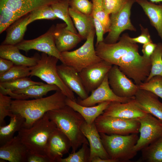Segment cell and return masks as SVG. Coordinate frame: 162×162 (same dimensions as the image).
<instances>
[{
    "label": "cell",
    "instance_id": "6da1fadb",
    "mask_svg": "<svg viewBox=\"0 0 162 162\" xmlns=\"http://www.w3.org/2000/svg\"><path fill=\"white\" fill-rule=\"evenodd\" d=\"M124 34L118 42L108 44L103 41L95 45L97 55L102 60L118 66L120 70L139 85L144 82L151 68L150 58H144L139 52V46L129 40Z\"/></svg>",
    "mask_w": 162,
    "mask_h": 162
},
{
    "label": "cell",
    "instance_id": "7a4b0ae2",
    "mask_svg": "<svg viewBox=\"0 0 162 162\" xmlns=\"http://www.w3.org/2000/svg\"><path fill=\"white\" fill-rule=\"evenodd\" d=\"M67 97L60 90L53 94L32 100H12L11 110L18 113L25 119L24 126L29 128L48 111L62 108L66 105Z\"/></svg>",
    "mask_w": 162,
    "mask_h": 162
},
{
    "label": "cell",
    "instance_id": "3957f363",
    "mask_svg": "<svg viewBox=\"0 0 162 162\" xmlns=\"http://www.w3.org/2000/svg\"><path fill=\"white\" fill-rule=\"evenodd\" d=\"M49 118L70 140L71 153L76 152L84 143L89 144L81 129L85 120L78 112L66 105L47 112Z\"/></svg>",
    "mask_w": 162,
    "mask_h": 162
},
{
    "label": "cell",
    "instance_id": "277c9868",
    "mask_svg": "<svg viewBox=\"0 0 162 162\" xmlns=\"http://www.w3.org/2000/svg\"><path fill=\"white\" fill-rule=\"evenodd\" d=\"M57 128L47 112L29 128H22L17 136L29 153L46 157L50 136Z\"/></svg>",
    "mask_w": 162,
    "mask_h": 162
},
{
    "label": "cell",
    "instance_id": "5b68a950",
    "mask_svg": "<svg viewBox=\"0 0 162 162\" xmlns=\"http://www.w3.org/2000/svg\"><path fill=\"white\" fill-rule=\"evenodd\" d=\"M99 133L104 147L110 159L116 162H127L137 154L135 147L139 138L138 134L122 135Z\"/></svg>",
    "mask_w": 162,
    "mask_h": 162
},
{
    "label": "cell",
    "instance_id": "8992f818",
    "mask_svg": "<svg viewBox=\"0 0 162 162\" xmlns=\"http://www.w3.org/2000/svg\"><path fill=\"white\" fill-rule=\"evenodd\" d=\"M58 60L55 57L42 52L37 64L31 67L29 76L38 77L47 84L57 86L67 98L76 101L74 92L65 85L58 74L57 64Z\"/></svg>",
    "mask_w": 162,
    "mask_h": 162
},
{
    "label": "cell",
    "instance_id": "52a82bcc",
    "mask_svg": "<svg viewBox=\"0 0 162 162\" xmlns=\"http://www.w3.org/2000/svg\"><path fill=\"white\" fill-rule=\"evenodd\" d=\"M95 29L92 30L81 46L71 51L61 53L62 63L72 67L77 72L102 60L97 54L94 46Z\"/></svg>",
    "mask_w": 162,
    "mask_h": 162
},
{
    "label": "cell",
    "instance_id": "ba28073f",
    "mask_svg": "<svg viewBox=\"0 0 162 162\" xmlns=\"http://www.w3.org/2000/svg\"><path fill=\"white\" fill-rule=\"evenodd\" d=\"M99 133L127 135L138 134L140 124L137 119H126L101 114L94 121Z\"/></svg>",
    "mask_w": 162,
    "mask_h": 162
},
{
    "label": "cell",
    "instance_id": "9c48e42d",
    "mask_svg": "<svg viewBox=\"0 0 162 162\" xmlns=\"http://www.w3.org/2000/svg\"><path fill=\"white\" fill-rule=\"evenodd\" d=\"M135 2V0H128L120 11L111 14L109 31L104 42L108 44H114L119 39L120 35L124 31H136L130 19L131 9Z\"/></svg>",
    "mask_w": 162,
    "mask_h": 162
},
{
    "label": "cell",
    "instance_id": "30bf717a",
    "mask_svg": "<svg viewBox=\"0 0 162 162\" xmlns=\"http://www.w3.org/2000/svg\"><path fill=\"white\" fill-rule=\"evenodd\" d=\"M137 119L140 124V136L135 149L138 152L154 142L162 134V122L148 113Z\"/></svg>",
    "mask_w": 162,
    "mask_h": 162
},
{
    "label": "cell",
    "instance_id": "8fae6325",
    "mask_svg": "<svg viewBox=\"0 0 162 162\" xmlns=\"http://www.w3.org/2000/svg\"><path fill=\"white\" fill-rule=\"evenodd\" d=\"M54 25H52L47 32L35 39L23 40L16 45L20 50L27 52L31 50H36L58 58L62 62L61 53L58 50L54 36Z\"/></svg>",
    "mask_w": 162,
    "mask_h": 162
},
{
    "label": "cell",
    "instance_id": "7c38bea8",
    "mask_svg": "<svg viewBox=\"0 0 162 162\" xmlns=\"http://www.w3.org/2000/svg\"><path fill=\"white\" fill-rule=\"evenodd\" d=\"M109 83L114 94L118 97L132 98L139 88L119 69L117 65H113L108 73Z\"/></svg>",
    "mask_w": 162,
    "mask_h": 162
},
{
    "label": "cell",
    "instance_id": "4fadbf2b",
    "mask_svg": "<svg viewBox=\"0 0 162 162\" xmlns=\"http://www.w3.org/2000/svg\"><path fill=\"white\" fill-rule=\"evenodd\" d=\"M112 65L103 60L83 69L79 74L88 94L102 82Z\"/></svg>",
    "mask_w": 162,
    "mask_h": 162
},
{
    "label": "cell",
    "instance_id": "5bb4252c",
    "mask_svg": "<svg viewBox=\"0 0 162 162\" xmlns=\"http://www.w3.org/2000/svg\"><path fill=\"white\" fill-rule=\"evenodd\" d=\"M91 92V95L86 99L82 100L78 97L76 102L82 106H91L97 104L108 101L126 103L135 98H121L116 95L110 87L108 74L101 84Z\"/></svg>",
    "mask_w": 162,
    "mask_h": 162
},
{
    "label": "cell",
    "instance_id": "9a60e30c",
    "mask_svg": "<svg viewBox=\"0 0 162 162\" xmlns=\"http://www.w3.org/2000/svg\"><path fill=\"white\" fill-rule=\"evenodd\" d=\"M148 113L137 105L135 98L126 103L112 101L102 115L126 119H138Z\"/></svg>",
    "mask_w": 162,
    "mask_h": 162
},
{
    "label": "cell",
    "instance_id": "2e32d148",
    "mask_svg": "<svg viewBox=\"0 0 162 162\" xmlns=\"http://www.w3.org/2000/svg\"><path fill=\"white\" fill-rule=\"evenodd\" d=\"M71 148L68 138L57 128L51 134L48 143L47 156L50 162H59L64 155Z\"/></svg>",
    "mask_w": 162,
    "mask_h": 162
},
{
    "label": "cell",
    "instance_id": "e0dca14e",
    "mask_svg": "<svg viewBox=\"0 0 162 162\" xmlns=\"http://www.w3.org/2000/svg\"><path fill=\"white\" fill-rule=\"evenodd\" d=\"M57 68L60 78L71 90L82 100L88 96L79 73L72 67L63 63L57 65Z\"/></svg>",
    "mask_w": 162,
    "mask_h": 162
},
{
    "label": "cell",
    "instance_id": "ac0fdd59",
    "mask_svg": "<svg viewBox=\"0 0 162 162\" xmlns=\"http://www.w3.org/2000/svg\"><path fill=\"white\" fill-rule=\"evenodd\" d=\"M25 146L17 135L0 146V158L10 162H27L28 154Z\"/></svg>",
    "mask_w": 162,
    "mask_h": 162
},
{
    "label": "cell",
    "instance_id": "d6986e66",
    "mask_svg": "<svg viewBox=\"0 0 162 162\" xmlns=\"http://www.w3.org/2000/svg\"><path fill=\"white\" fill-rule=\"evenodd\" d=\"M60 0H0V7H4L21 17L33 10L50 5Z\"/></svg>",
    "mask_w": 162,
    "mask_h": 162
},
{
    "label": "cell",
    "instance_id": "ffe728a7",
    "mask_svg": "<svg viewBox=\"0 0 162 162\" xmlns=\"http://www.w3.org/2000/svg\"><path fill=\"white\" fill-rule=\"evenodd\" d=\"M66 27L65 23H58L54 31L56 45L60 53L73 49L82 40L78 34L73 32Z\"/></svg>",
    "mask_w": 162,
    "mask_h": 162
},
{
    "label": "cell",
    "instance_id": "44dd1931",
    "mask_svg": "<svg viewBox=\"0 0 162 162\" xmlns=\"http://www.w3.org/2000/svg\"><path fill=\"white\" fill-rule=\"evenodd\" d=\"M81 129L88 140L90 146V162L94 157L98 156L104 159H110L102 144L100 133L94 122L90 124L85 121L81 126Z\"/></svg>",
    "mask_w": 162,
    "mask_h": 162
},
{
    "label": "cell",
    "instance_id": "7402d4cb",
    "mask_svg": "<svg viewBox=\"0 0 162 162\" xmlns=\"http://www.w3.org/2000/svg\"><path fill=\"white\" fill-rule=\"evenodd\" d=\"M135 100L140 108L162 122V103L158 96L139 88L135 95Z\"/></svg>",
    "mask_w": 162,
    "mask_h": 162
},
{
    "label": "cell",
    "instance_id": "603a6c76",
    "mask_svg": "<svg viewBox=\"0 0 162 162\" xmlns=\"http://www.w3.org/2000/svg\"><path fill=\"white\" fill-rule=\"evenodd\" d=\"M19 50L16 45L1 44L0 57L11 60L15 65L32 67L37 64L40 57L38 53L28 57L21 53Z\"/></svg>",
    "mask_w": 162,
    "mask_h": 162
},
{
    "label": "cell",
    "instance_id": "cb8c5ba5",
    "mask_svg": "<svg viewBox=\"0 0 162 162\" xmlns=\"http://www.w3.org/2000/svg\"><path fill=\"white\" fill-rule=\"evenodd\" d=\"M111 102L105 101L99 103L97 105L85 106L80 105L76 101L67 98L66 104L80 113L84 118L87 124H91L94 122L95 120L98 117L102 114Z\"/></svg>",
    "mask_w": 162,
    "mask_h": 162
},
{
    "label": "cell",
    "instance_id": "d4e9b609",
    "mask_svg": "<svg viewBox=\"0 0 162 162\" xmlns=\"http://www.w3.org/2000/svg\"><path fill=\"white\" fill-rule=\"evenodd\" d=\"M29 13L19 18L6 29V38L1 44L16 45L23 40L28 25Z\"/></svg>",
    "mask_w": 162,
    "mask_h": 162
},
{
    "label": "cell",
    "instance_id": "484cf974",
    "mask_svg": "<svg viewBox=\"0 0 162 162\" xmlns=\"http://www.w3.org/2000/svg\"><path fill=\"white\" fill-rule=\"evenodd\" d=\"M69 13L74 26L82 40H86L89 33L95 29L93 16L92 14L81 13L70 7Z\"/></svg>",
    "mask_w": 162,
    "mask_h": 162
},
{
    "label": "cell",
    "instance_id": "4316f807",
    "mask_svg": "<svg viewBox=\"0 0 162 162\" xmlns=\"http://www.w3.org/2000/svg\"><path fill=\"white\" fill-rule=\"evenodd\" d=\"M135 1L142 7L162 41V4L157 5L148 0H135Z\"/></svg>",
    "mask_w": 162,
    "mask_h": 162
},
{
    "label": "cell",
    "instance_id": "83f0119b",
    "mask_svg": "<svg viewBox=\"0 0 162 162\" xmlns=\"http://www.w3.org/2000/svg\"><path fill=\"white\" fill-rule=\"evenodd\" d=\"M25 122V118L22 115L15 113L10 117L8 124L0 126V146L13 138L15 133L24 127Z\"/></svg>",
    "mask_w": 162,
    "mask_h": 162
},
{
    "label": "cell",
    "instance_id": "f1b7e54d",
    "mask_svg": "<svg viewBox=\"0 0 162 162\" xmlns=\"http://www.w3.org/2000/svg\"><path fill=\"white\" fill-rule=\"evenodd\" d=\"M141 151L138 162H162V134Z\"/></svg>",
    "mask_w": 162,
    "mask_h": 162
},
{
    "label": "cell",
    "instance_id": "f546056e",
    "mask_svg": "<svg viewBox=\"0 0 162 162\" xmlns=\"http://www.w3.org/2000/svg\"><path fill=\"white\" fill-rule=\"evenodd\" d=\"M70 1V0H60L50 6L58 18L64 21L66 24L67 29L73 33L78 34L69 13Z\"/></svg>",
    "mask_w": 162,
    "mask_h": 162
},
{
    "label": "cell",
    "instance_id": "4dcf8cb0",
    "mask_svg": "<svg viewBox=\"0 0 162 162\" xmlns=\"http://www.w3.org/2000/svg\"><path fill=\"white\" fill-rule=\"evenodd\" d=\"M58 90H60L59 88L56 85L44 84L32 85L23 89L13 92L17 94L26 95L29 98L38 99L43 97L50 92Z\"/></svg>",
    "mask_w": 162,
    "mask_h": 162
},
{
    "label": "cell",
    "instance_id": "1f68e13d",
    "mask_svg": "<svg viewBox=\"0 0 162 162\" xmlns=\"http://www.w3.org/2000/svg\"><path fill=\"white\" fill-rule=\"evenodd\" d=\"M151 68L149 76L144 82H147L156 75L162 76V43L157 44L150 57Z\"/></svg>",
    "mask_w": 162,
    "mask_h": 162
},
{
    "label": "cell",
    "instance_id": "d6a6232c",
    "mask_svg": "<svg viewBox=\"0 0 162 162\" xmlns=\"http://www.w3.org/2000/svg\"><path fill=\"white\" fill-rule=\"evenodd\" d=\"M31 67L14 65L8 71L0 76V82L13 81L29 76Z\"/></svg>",
    "mask_w": 162,
    "mask_h": 162
},
{
    "label": "cell",
    "instance_id": "836d02e7",
    "mask_svg": "<svg viewBox=\"0 0 162 162\" xmlns=\"http://www.w3.org/2000/svg\"><path fill=\"white\" fill-rule=\"evenodd\" d=\"M93 16L97 18L104 27V33L108 32L110 26V16L104 11L102 0H92Z\"/></svg>",
    "mask_w": 162,
    "mask_h": 162
},
{
    "label": "cell",
    "instance_id": "e575fe53",
    "mask_svg": "<svg viewBox=\"0 0 162 162\" xmlns=\"http://www.w3.org/2000/svg\"><path fill=\"white\" fill-rule=\"evenodd\" d=\"M58 18L51 6L46 5L38 8L31 12L29 13L28 23V25L32 22L38 20H54Z\"/></svg>",
    "mask_w": 162,
    "mask_h": 162
},
{
    "label": "cell",
    "instance_id": "d590c367",
    "mask_svg": "<svg viewBox=\"0 0 162 162\" xmlns=\"http://www.w3.org/2000/svg\"><path fill=\"white\" fill-rule=\"evenodd\" d=\"M89 144L83 143L77 152L69 154L65 158H62L59 162H90V151Z\"/></svg>",
    "mask_w": 162,
    "mask_h": 162
},
{
    "label": "cell",
    "instance_id": "8d00e7d4",
    "mask_svg": "<svg viewBox=\"0 0 162 162\" xmlns=\"http://www.w3.org/2000/svg\"><path fill=\"white\" fill-rule=\"evenodd\" d=\"M42 82H36L27 77L22 78L11 81L0 82V86L12 91L25 88L29 86L43 84Z\"/></svg>",
    "mask_w": 162,
    "mask_h": 162
},
{
    "label": "cell",
    "instance_id": "74e56055",
    "mask_svg": "<svg viewBox=\"0 0 162 162\" xmlns=\"http://www.w3.org/2000/svg\"><path fill=\"white\" fill-rule=\"evenodd\" d=\"M140 89L152 92L162 99V76L156 75L138 85Z\"/></svg>",
    "mask_w": 162,
    "mask_h": 162
},
{
    "label": "cell",
    "instance_id": "f35d334b",
    "mask_svg": "<svg viewBox=\"0 0 162 162\" xmlns=\"http://www.w3.org/2000/svg\"><path fill=\"white\" fill-rule=\"evenodd\" d=\"M12 98L0 93V126L6 125L5 118L12 117L14 114L11 110Z\"/></svg>",
    "mask_w": 162,
    "mask_h": 162
},
{
    "label": "cell",
    "instance_id": "ab89813d",
    "mask_svg": "<svg viewBox=\"0 0 162 162\" xmlns=\"http://www.w3.org/2000/svg\"><path fill=\"white\" fill-rule=\"evenodd\" d=\"M19 18L12 11L4 7H0V33Z\"/></svg>",
    "mask_w": 162,
    "mask_h": 162
},
{
    "label": "cell",
    "instance_id": "60d3db41",
    "mask_svg": "<svg viewBox=\"0 0 162 162\" xmlns=\"http://www.w3.org/2000/svg\"><path fill=\"white\" fill-rule=\"evenodd\" d=\"M128 0H102L104 10L108 15L120 11Z\"/></svg>",
    "mask_w": 162,
    "mask_h": 162
},
{
    "label": "cell",
    "instance_id": "b9f144b4",
    "mask_svg": "<svg viewBox=\"0 0 162 162\" xmlns=\"http://www.w3.org/2000/svg\"><path fill=\"white\" fill-rule=\"evenodd\" d=\"M70 7L86 14H91L92 11V4L88 0H70Z\"/></svg>",
    "mask_w": 162,
    "mask_h": 162
},
{
    "label": "cell",
    "instance_id": "7bdbcfd3",
    "mask_svg": "<svg viewBox=\"0 0 162 162\" xmlns=\"http://www.w3.org/2000/svg\"><path fill=\"white\" fill-rule=\"evenodd\" d=\"M140 26L141 31L140 35L134 38H131L129 36V40L133 43H139L143 44L152 42L148 29L144 28L140 25Z\"/></svg>",
    "mask_w": 162,
    "mask_h": 162
},
{
    "label": "cell",
    "instance_id": "ee69618b",
    "mask_svg": "<svg viewBox=\"0 0 162 162\" xmlns=\"http://www.w3.org/2000/svg\"><path fill=\"white\" fill-rule=\"evenodd\" d=\"M93 16L94 22L97 36V40L95 45L99 42L104 41L103 36L104 34V27L100 21L96 17Z\"/></svg>",
    "mask_w": 162,
    "mask_h": 162
},
{
    "label": "cell",
    "instance_id": "f6af8a7d",
    "mask_svg": "<svg viewBox=\"0 0 162 162\" xmlns=\"http://www.w3.org/2000/svg\"><path fill=\"white\" fill-rule=\"evenodd\" d=\"M0 93L5 95H8L15 100H27L29 98L27 95L14 92L11 90L5 89L0 86Z\"/></svg>",
    "mask_w": 162,
    "mask_h": 162
},
{
    "label": "cell",
    "instance_id": "bcb514c9",
    "mask_svg": "<svg viewBox=\"0 0 162 162\" xmlns=\"http://www.w3.org/2000/svg\"><path fill=\"white\" fill-rule=\"evenodd\" d=\"M157 46V44L154 43L152 42L143 44L142 49L143 54L142 56L146 58H150V56L153 53Z\"/></svg>",
    "mask_w": 162,
    "mask_h": 162
},
{
    "label": "cell",
    "instance_id": "7dc6e473",
    "mask_svg": "<svg viewBox=\"0 0 162 162\" xmlns=\"http://www.w3.org/2000/svg\"><path fill=\"white\" fill-rule=\"evenodd\" d=\"M14 65L11 60L0 58V76L8 71Z\"/></svg>",
    "mask_w": 162,
    "mask_h": 162
},
{
    "label": "cell",
    "instance_id": "c3c4849f",
    "mask_svg": "<svg viewBox=\"0 0 162 162\" xmlns=\"http://www.w3.org/2000/svg\"><path fill=\"white\" fill-rule=\"evenodd\" d=\"M27 162H50V161L46 157L28 153Z\"/></svg>",
    "mask_w": 162,
    "mask_h": 162
},
{
    "label": "cell",
    "instance_id": "681fc988",
    "mask_svg": "<svg viewBox=\"0 0 162 162\" xmlns=\"http://www.w3.org/2000/svg\"><path fill=\"white\" fill-rule=\"evenodd\" d=\"M91 162H116L114 160L109 159H102L99 157H94L91 160Z\"/></svg>",
    "mask_w": 162,
    "mask_h": 162
},
{
    "label": "cell",
    "instance_id": "f907efd6",
    "mask_svg": "<svg viewBox=\"0 0 162 162\" xmlns=\"http://www.w3.org/2000/svg\"><path fill=\"white\" fill-rule=\"evenodd\" d=\"M151 2L153 3H159L162 2V0H149Z\"/></svg>",
    "mask_w": 162,
    "mask_h": 162
}]
</instances>
